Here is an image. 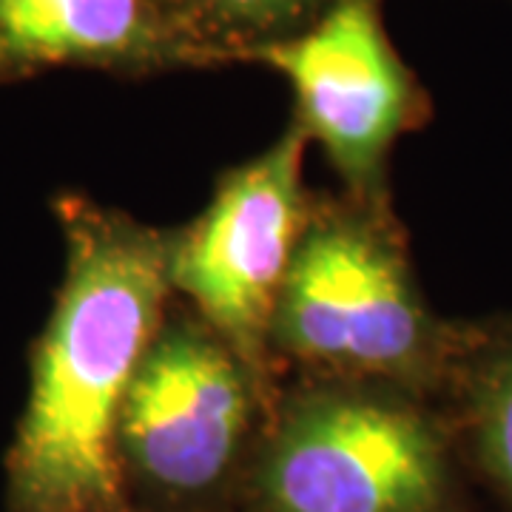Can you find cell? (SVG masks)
<instances>
[{"label":"cell","instance_id":"cell-1","mask_svg":"<svg viewBox=\"0 0 512 512\" xmlns=\"http://www.w3.org/2000/svg\"><path fill=\"white\" fill-rule=\"evenodd\" d=\"M66 276L37 342L32 390L9 450L12 512H109L128 504L117 424L165 308L168 228L69 202Z\"/></svg>","mask_w":512,"mask_h":512},{"label":"cell","instance_id":"cell-2","mask_svg":"<svg viewBox=\"0 0 512 512\" xmlns=\"http://www.w3.org/2000/svg\"><path fill=\"white\" fill-rule=\"evenodd\" d=\"M456 330L424 299L393 200L313 191L268 328L276 370L396 384L436 402Z\"/></svg>","mask_w":512,"mask_h":512},{"label":"cell","instance_id":"cell-3","mask_svg":"<svg viewBox=\"0 0 512 512\" xmlns=\"http://www.w3.org/2000/svg\"><path fill=\"white\" fill-rule=\"evenodd\" d=\"M239 512H476L450 421L404 387L279 382Z\"/></svg>","mask_w":512,"mask_h":512},{"label":"cell","instance_id":"cell-4","mask_svg":"<svg viewBox=\"0 0 512 512\" xmlns=\"http://www.w3.org/2000/svg\"><path fill=\"white\" fill-rule=\"evenodd\" d=\"M279 382L256 373L183 299H171L128 384L117 458L128 504L239 512Z\"/></svg>","mask_w":512,"mask_h":512},{"label":"cell","instance_id":"cell-5","mask_svg":"<svg viewBox=\"0 0 512 512\" xmlns=\"http://www.w3.org/2000/svg\"><path fill=\"white\" fill-rule=\"evenodd\" d=\"M308 134L291 123L271 146L222 174L194 220L168 228V279L239 356L282 382L268 328L311 208Z\"/></svg>","mask_w":512,"mask_h":512},{"label":"cell","instance_id":"cell-6","mask_svg":"<svg viewBox=\"0 0 512 512\" xmlns=\"http://www.w3.org/2000/svg\"><path fill=\"white\" fill-rule=\"evenodd\" d=\"M254 60L291 83L308 140L359 200H390V157L430 120V100L384 32L379 0H333L299 35L256 46Z\"/></svg>","mask_w":512,"mask_h":512},{"label":"cell","instance_id":"cell-7","mask_svg":"<svg viewBox=\"0 0 512 512\" xmlns=\"http://www.w3.org/2000/svg\"><path fill=\"white\" fill-rule=\"evenodd\" d=\"M214 63L171 0H0V69Z\"/></svg>","mask_w":512,"mask_h":512},{"label":"cell","instance_id":"cell-8","mask_svg":"<svg viewBox=\"0 0 512 512\" xmlns=\"http://www.w3.org/2000/svg\"><path fill=\"white\" fill-rule=\"evenodd\" d=\"M436 404L450 421L470 481L512 512V313L458 319Z\"/></svg>","mask_w":512,"mask_h":512},{"label":"cell","instance_id":"cell-9","mask_svg":"<svg viewBox=\"0 0 512 512\" xmlns=\"http://www.w3.org/2000/svg\"><path fill=\"white\" fill-rule=\"evenodd\" d=\"M330 3L333 0H191V23L217 63L299 35Z\"/></svg>","mask_w":512,"mask_h":512},{"label":"cell","instance_id":"cell-10","mask_svg":"<svg viewBox=\"0 0 512 512\" xmlns=\"http://www.w3.org/2000/svg\"><path fill=\"white\" fill-rule=\"evenodd\" d=\"M171 3H174V6H180L185 18H188V23H191V0H171ZM191 26H194V23H191ZM194 32H197V29H194Z\"/></svg>","mask_w":512,"mask_h":512},{"label":"cell","instance_id":"cell-11","mask_svg":"<svg viewBox=\"0 0 512 512\" xmlns=\"http://www.w3.org/2000/svg\"><path fill=\"white\" fill-rule=\"evenodd\" d=\"M109 512H154V510H143V507H137V504H123V507H117V510Z\"/></svg>","mask_w":512,"mask_h":512}]
</instances>
